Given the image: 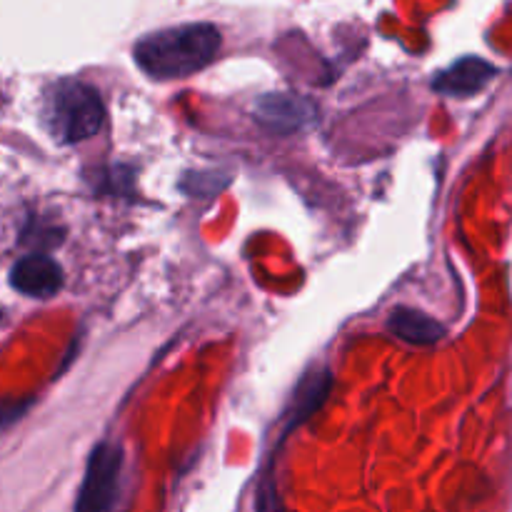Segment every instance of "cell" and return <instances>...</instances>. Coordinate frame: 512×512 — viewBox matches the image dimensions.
<instances>
[{"label":"cell","instance_id":"cell-1","mask_svg":"<svg viewBox=\"0 0 512 512\" xmlns=\"http://www.w3.org/2000/svg\"><path fill=\"white\" fill-rule=\"evenodd\" d=\"M220 33L210 23H190L150 33L135 45V63L150 78H185L213 63Z\"/></svg>","mask_w":512,"mask_h":512},{"label":"cell","instance_id":"cell-2","mask_svg":"<svg viewBox=\"0 0 512 512\" xmlns=\"http://www.w3.org/2000/svg\"><path fill=\"white\" fill-rule=\"evenodd\" d=\"M105 105L98 90L80 80H60L45 103V125L60 143H80L103 128Z\"/></svg>","mask_w":512,"mask_h":512},{"label":"cell","instance_id":"cell-3","mask_svg":"<svg viewBox=\"0 0 512 512\" xmlns=\"http://www.w3.org/2000/svg\"><path fill=\"white\" fill-rule=\"evenodd\" d=\"M123 453L113 443H100L90 453L83 483H80L75 512H115L120 493Z\"/></svg>","mask_w":512,"mask_h":512},{"label":"cell","instance_id":"cell-4","mask_svg":"<svg viewBox=\"0 0 512 512\" xmlns=\"http://www.w3.org/2000/svg\"><path fill=\"white\" fill-rule=\"evenodd\" d=\"M255 120L273 133H295L318 120V105L298 93H268L255 100Z\"/></svg>","mask_w":512,"mask_h":512},{"label":"cell","instance_id":"cell-5","mask_svg":"<svg viewBox=\"0 0 512 512\" xmlns=\"http://www.w3.org/2000/svg\"><path fill=\"white\" fill-rule=\"evenodd\" d=\"M10 285L28 298H53L63 288V270L48 255H25L10 268Z\"/></svg>","mask_w":512,"mask_h":512},{"label":"cell","instance_id":"cell-6","mask_svg":"<svg viewBox=\"0 0 512 512\" xmlns=\"http://www.w3.org/2000/svg\"><path fill=\"white\" fill-rule=\"evenodd\" d=\"M495 78V68L483 58H463L435 78V88L448 95H473Z\"/></svg>","mask_w":512,"mask_h":512},{"label":"cell","instance_id":"cell-7","mask_svg":"<svg viewBox=\"0 0 512 512\" xmlns=\"http://www.w3.org/2000/svg\"><path fill=\"white\" fill-rule=\"evenodd\" d=\"M388 330L398 340L413 345H435L445 335L443 325L415 308H398L390 313Z\"/></svg>","mask_w":512,"mask_h":512},{"label":"cell","instance_id":"cell-8","mask_svg":"<svg viewBox=\"0 0 512 512\" xmlns=\"http://www.w3.org/2000/svg\"><path fill=\"white\" fill-rule=\"evenodd\" d=\"M330 388H333V378H330L328 370H313L310 375H305L300 388L295 390L293 410H290V425H298L303 423L305 418H310V415L325 403Z\"/></svg>","mask_w":512,"mask_h":512},{"label":"cell","instance_id":"cell-9","mask_svg":"<svg viewBox=\"0 0 512 512\" xmlns=\"http://www.w3.org/2000/svg\"><path fill=\"white\" fill-rule=\"evenodd\" d=\"M258 512H280L278 493H275V488L270 480H265L258 490Z\"/></svg>","mask_w":512,"mask_h":512}]
</instances>
